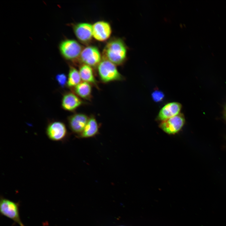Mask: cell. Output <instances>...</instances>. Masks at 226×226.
Segmentation results:
<instances>
[{"mask_svg":"<svg viewBox=\"0 0 226 226\" xmlns=\"http://www.w3.org/2000/svg\"><path fill=\"white\" fill-rule=\"evenodd\" d=\"M127 48L123 40L113 38L106 43L103 50V59L108 60L116 65H121L126 57Z\"/></svg>","mask_w":226,"mask_h":226,"instance_id":"obj_1","label":"cell"},{"mask_svg":"<svg viewBox=\"0 0 226 226\" xmlns=\"http://www.w3.org/2000/svg\"><path fill=\"white\" fill-rule=\"evenodd\" d=\"M96 68L99 78L103 83L121 81L125 79L116 65L108 60L102 59Z\"/></svg>","mask_w":226,"mask_h":226,"instance_id":"obj_2","label":"cell"},{"mask_svg":"<svg viewBox=\"0 0 226 226\" xmlns=\"http://www.w3.org/2000/svg\"><path fill=\"white\" fill-rule=\"evenodd\" d=\"M60 53L66 60L74 62L79 58L82 47L76 40L66 39L62 41L59 45Z\"/></svg>","mask_w":226,"mask_h":226,"instance_id":"obj_3","label":"cell"},{"mask_svg":"<svg viewBox=\"0 0 226 226\" xmlns=\"http://www.w3.org/2000/svg\"><path fill=\"white\" fill-rule=\"evenodd\" d=\"M46 133L50 140L55 142H65L70 136L65 124L58 121L49 122L46 128Z\"/></svg>","mask_w":226,"mask_h":226,"instance_id":"obj_4","label":"cell"},{"mask_svg":"<svg viewBox=\"0 0 226 226\" xmlns=\"http://www.w3.org/2000/svg\"><path fill=\"white\" fill-rule=\"evenodd\" d=\"M19 204L1 197L0 200V212L3 216L12 219L20 226H24L19 214Z\"/></svg>","mask_w":226,"mask_h":226,"instance_id":"obj_5","label":"cell"},{"mask_svg":"<svg viewBox=\"0 0 226 226\" xmlns=\"http://www.w3.org/2000/svg\"><path fill=\"white\" fill-rule=\"evenodd\" d=\"M79 59L83 64L92 68H97L102 61L98 49L92 46H87L82 50Z\"/></svg>","mask_w":226,"mask_h":226,"instance_id":"obj_6","label":"cell"},{"mask_svg":"<svg viewBox=\"0 0 226 226\" xmlns=\"http://www.w3.org/2000/svg\"><path fill=\"white\" fill-rule=\"evenodd\" d=\"M185 123L184 116L180 113L175 116L161 121L159 126L166 133L174 134L181 129Z\"/></svg>","mask_w":226,"mask_h":226,"instance_id":"obj_7","label":"cell"},{"mask_svg":"<svg viewBox=\"0 0 226 226\" xmlns=\"http://www.w3.org/2000/svg\"><path fill=\"white\" fill-rule=\"evenodd\" d=\"M89 118L88 115L82 113H75L68 116L67 119L69 128L76 136L83 131Z\"/></svg>","mask_w":226,"mask_h":226,"instance_id":"obj_8","label":"cell"},{"mask_svg":"<svg viewBox=\"0 0 226 226\" xmlns=\"http://www.w3.org/2000/svg\"><path fill=\"white\" fill-rule=\"evenodd\" d=\"M86 102L79 97L72 91L65 93L61 101V106L64 110L70 111H75Z\"/></svg>","mask_w":226,"mask_h":226,"instance_id":"obj_9","label":"cell"},{"mask_svg":"<svg viewBox=\"0 0 226 226\" xmlns=\"http://www.w3.org/2000/svg\"><path fill=\"white\" fill-rule=\"evenodd\" d=\"M75 35L81 42L84 44L89 42L92 40L93 29L92 25L88 23H80L72 25Z\"/></svg>","mask_w":226,"mask_h":226,"instance_id":"obj_10","label":"cell"},{"mask_svg":"<svg viewBox=\"0 0 226 226\" xmlns=\"http://www.w3.org/2000/svg\"><path fill=\"white\" fill-rule=\"evenodd\" d=\"M93 35L96 40L104 41L110 36L112 30L110 24L101 20L94 23L92 26Z\"/></svg>","mask_w":226,"mask_h":226,"instance_id":"obj_11","label":"cell"},{"mask_svg":"<svg viewBox=\"0 0 226 226\" xmlns=\"http://www.w3.org/2000/svg\"><path fill=\"white\" fill-rule=\"evenodd\" d=\"M100 125L95 116L91 115L88 122L82 132L76 137L78 138H88L95 137L100 134Z\"/></svg>","mask_w":226,"mask_h":226,"instance_id":"obj_12","label":"cell"},{"mask_svg":"<svg viewBox=\"0 0 226 226\" xmlns=\"http://www.w3.org/2000/svg\"><path fill=\"white\" fill-rule=\"evenodd\" d=\"M182 107L181 104L178 102L167 103L159 111L157 118L162 121L175 116L180 113Z\"/></svg>","mask_w":226,"mask_h":226,"instance_id":"obj_13","label":"cell"},{"mask_svg":"<svg viewBox=\"0 0 226 226\" xmlns=\"http://www.w3.org/2000/svg\"><path fill=\"white\" fill-rule=\"evenodd\" d=\"M79 72L83 81L89 83L98 89H100L98 82L92 67L83 64L79 67Z\"/></svg>","mask_w":226,"mask_h":226,"instance_id":"obj_14","label":"cell"},{"mask_svg":"<svg viewBox=\"0 0 226 226\" xmlns=\"http://www.w3.org/2000/svg\"><path fill=\"white\" fill-rule=\"evenodd\" d=\"M92 85L89 83L81 81L73 88V92L82 100L90 101L92 98Z\"/></svg>","mask_w":226,"mask_h":226,"instance_id":"obj_15","label":"cell"},{"mask_svg":"<svg viewBox=\"0 0 226 226\" xmlns=\"http://www.w3.org/2000/svg\"><path fill=\"white\" fill-rule=\"evenodd\" d=\"M79 71L73 66H69L67 86L72 89L81 82Z\"/></svg>","mask_w":226,"mask_h":226,"instance_id":"obj_16","label":"cell"},{"mask_svg":"<svg viewBox=\"0 0 226 226\" xmlns=\"http://www.w3.org/2000/svg\"><path fill=\"white\" fill-rule=\"evenodd\" d=\"M55 79L59 86L62 88L67 86V77L64 73H60L56 76Z\"/></svg>","mask_w":226,"mask_h":226,"instance_id":"obj_17","label":"cell"},{"mask_svg":"<svg viewBox=\"0 0 226 226\" xmlns=\"http://www.w3.org/2000/svg\"><path fill=\"white\" fill-rule=\"evenodd\" d=\"M152 96L153 100L158 102L161 101L163 99L164 95L161 91L156 90L153 93Z\"/></svg>","mask_w":226,"mask_h":226,"instance_id":"obj_18","label":"cell"},{"mask_svg":"<svg viewBox=\"0 0 226 226\" xmlns=\"http://www.w3.org/2000/svg\"><path fill=\"white\" fill-rule=\"evenodd\" d=\"M223 117L226 121V104L225 105L223 111Z\"/></svg>","mask_w":226,"mask_h":226,"instance_id":"obj_19","label":"cell"},{"mask_svg":"<svg viewBox=\"0 0 226 226\" xmlns=\"http://www.w3.org/2000/svg\"></svg>","mask_w":226,"mask_h":226,"instance_id":"obj_20","label":"cell"}]
</instances>
